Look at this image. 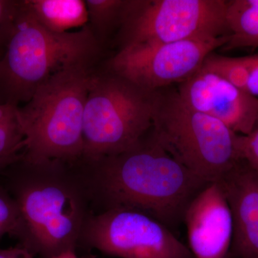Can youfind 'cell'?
<instances>
[{"instance_id": "1", "label": "cell", "mask_w": 258, "mask_h": 258, "mask_svg": "<svg viewBox=\"0 0 258 258\" xmlns=\"http://www.w3.org/2000/svg\"><path fill=\"white\" fill-rule=\"evenodd\" d=\"M111 208L139 210L175 228L189 203L210 182L163 149L151 131L128 150L94 163Z\"/></svg>"}, {"instance_id": "2", "label": "cell", "mask_w": 258, "mask_h": 258, "mask_svg": "<svg viewBox=\"0 0 258 258\" xmlns=\"http://www.w3.org/2000/svg\"><path fill=\"white\" fill-rule=\"evenodd\" d=\"M104 49L88 25L66 33L51 32L18 0L14 23L0 56V105L23 106L57 73L100 64Z\"/></svg>"}, {"instance_id": "3", "label": "cell", "mask_w": 258, "mask_h": 258, "mask_svg": "<svg viewBox=\"0 0 258 258\" xmlns=\"http://www.w3.org/2000/svg\"><path fill=\"white\" fill-rule=\"evenodd\" d=\"M98 64L62 70L18 107L25 135L23 163L38 167L83 158L85 106L91 74Z\"/></svg>"}, {"instance_id": "4", "label": "cell", "mask_w": 258, "mask_h": 258, "mask_svg": "<svg viewBox=\"0 0 258 258\" xmlns=\"http://www.w3.org/2000/svg\"><path fill=\"white\" fill-rule=\"evenodd\" d=\"M150 131L168 154L208 182L219 181L242 160L240 134L194 110L172 86L154 91Z\"/></svg>"}, {"instance_id": "5", "label": "cell", "mask_w": 258, "mask_h": 258, "mask_svg": "<svg viewBox=\"0 0 258 258\" xmlns=\"http://www.w3.org/2000/svg\"><path fill=\"white\" fill-rule=\"evenodd\" d=\"M154 93L96 66L85 106L83 159L94 164L138 143L152 128Z\"/></svg>"}, {"instance_id": "6", "label": "cell", "mask_w": 258, "mask_h": 258, "mask_svg": "<svg viewBox=\"0 0 258 258\" xmlns=\"http://www.w3.org/2000/svg\"><path fill=\"white\" fill-rule=\"evenodd\" d=\"M225 0H128L113 37L118 50L197 38L229 36Z\"/></svg>"}, {"instance_id": "7", "label": "cell", "mask_w": 258, "mask_h": 258, "mask_svg": "<svg viewBox=\"0 0 258 258\" xmlns=\"http://www.w3.org/2000/svg\"><path fill=\"white\" fill-rule=\"evenodd\" d=\"M15 193L23 247L45 258L74 250L84 217L79 194L57 181L21 183Z\"/></svg>"}, {"instance_id": "8", "label": "cell", "mask_w": 258, "mask_h": 258, "mask_svg": "<svg viewBox=\"0 0 258 258\" xmlns=\"http://www.w3.org/2000/svg\"><path fill=\"white\" fill-rule=\"evenodd\" d=\"M88 244L120 258H195L167 226L134 209L111 208L88 222Z\"/></svg>"}, {"instance_id": "9", "label": "cell", "mask_w": 258, "mask_h": 258, "mask_svg": "<svg viewBox=\"0 0 258 258\" xmlns=\"http://www.w3.org/2000/svg\"><path fill=\"white\" fill-rule=\"evenodd\" d=\"M228 40V36L197 38L124 47L105 64L139 87L156 91L189 79L201 69L206 57Z\"/></svg>"}, {"instance_id": "10", "label": "cell", "mask_w": 258, "mask_h": 258, "mask_svg": "<svg viewBox=\"0 0 258 258\" xmlns=\"http://www.w3.org/2000/svg\"><path fill=\"white\" fill-rule=\"evenodd\" d=\"M178 92L194 110L220 120L240 135H248L258 123V98L202 66L179 83Z\"/></svg>"}, {"instance_id": "11", "label": "cell", "mask_w": 258, "mask_h": 258, "mask_svg": "<svg viewBox=\"0 0 258 258\" xmlns=\"http://www.w3.org/2000/svg\"><path fill=\"white\" fill-rule=\"evenodd\" d=\"M183 222L195 258H230L232 213L218 181L210 182L191 200Z\"/></svg>"}, {"instance_id": "12", "label": "cell", "mask_w": 258, "mask_h": 258, "mask_svg": "<svg viewBox=\"0 0 258 258\" xmlns=\"http://www.w3.org/2000/svg\"><path fill=\"white\" fill-rule=\"evenodd\" d=\"M230 206V258H258V171L243 159L219 180Z\"/></svg>"}, {"instance_id": "13", "label": "cell", "mask_w": 258, "mask_h": 258, "mask_svg": "<svg viewBox=\"0 0 258 258\" xmlns=\"http://www.w3.org/2000/svg\"><path fill=\"white\" fill-rule=\"evenodd\" d=\"M33 18L47 30L66 33L88 25L85 0H21Z\"/></svg>"}, {"instance_id": "14", "label": "cell", "mask_w": 258, "mask_h": 258, "mask_svg": "<svg viewBox=\"0 0 258 258\" xmlns=\"http://www.w3.org/2000/svg\"><path fill=\"white\" fill-rule=\"evenodd\" d=\"M226 20L230 35L223 50L258 47V7L252 0L227 2Z\"/></svg>"}, {"instance_id": "15", "label": "cell", "mask_w": 258, "mask_h": 258, "mask_svg": "<svg viewBox=\"0 0 258 258\" xmlns=\"http://www.w3.org/2000/svg\"><path fill=\"white\" fill-rule=\"evenodd\" d=\"M128 0H85L87 7L88 25L102 47L119 30Z\"/></svg>"}, {"instance_id": "16", "label": "cell", "mask_w": 258, "mask_h": 258, "mask_svg": "<svg viewBox=\"0 0 258 258\" xmlns=\"http://www.w3.org/2000/svg\"><path fill=\"white\" fill-rule=\"evenodd\" d=\"M18 108L0 105V169L16 164L23 157L25 135Z\"/></svg>"}, {"instance_id": "17", "label": "cell", "mask_w": 258, "mask_h": 258, "mask_svg": "<svg viewBox=\"0 0 258 258\" xmlns=\"http://www.w3.org/2000/svg\"><path fill=\"white\" fill-rule=\"evenodd\" d=\"M252 62V55L231 57L217 55L213 52L204 61L203 67L236 87L247 91Z\"/></svg>"}, {"instance_id": "18", "label": "cell", "mask_w": 258, "mask_h": 258, "mask_svg": "<svg viewBox=\"0 0 258 258\" xmlns=\"http://www.w3.org/2000/svg\"><path fill=\"white\" fill-rule=\"evenodd\" d=\"M20 222L16 200L0 187V239L6 234L17 236Z\"/></svg>"}, {"instance_id": "19", "label": "cell", "mask_w": 258, "mask_h": 258, "mask_svg": "<svg viewBox=\"0 0 258 258\" xmlns=\"http://www.w3.org/2000/svg\"><path fill=\"white\" fill-rule=\"evenodd\" d=\"M18 7V0H0V52L4 50Z\"/></svg>"}, {"instance_id": "20", "label": "cell", "mask_w": 258, "mask_h": 258, "mask_svg": "<svg viewBox=\"0 0 258 258\" xmlns=\"http://www.w3.org/2000/svg\"><path fill=\"white\" fill-rule=\"evenodd\" d=\"M238 148L241 159L258 171V124L248 135H239Z\"/></svg>"}, {"instance_id": "21", "label": "cell", "mask_w": 258, "mask_h": 258, "mask_svg": "<svg viewBox=\"0 0 258 258\" xmlns=\"http://www.w3.org/2000/svg\"><path fill=\"white\" fill-rule=\"evenodd\" d=\"M250 74L247 83V91L252 96H258V54L252 55Z\"/></svg>"}, {"instance_id": "22", "label": "cell", "mask_w": 258, "mask_h": 258, "mask_svg": "<svg viewBox=\"0 0 258 258\" xmlns=\"http://www.w3.org/2000/svg\"><path fill=\"white\" fill-rule=\"evenodd\" d=\"M0 258H34L33 254L28 249L20 247L0 249Z\"/></svg>"}, {"instance_id": "23", "label": "cell", "mask_w": 258, "mask_h": 258, "mask_svg": "<svg viewBox=\"0 0 258 258\" xmlns=\"http://www.w3.org/2000/svg\"><path fill=\"white\" fill-rule=\"evenodd\" d=\"M52 258H79L76 255V253H75L74 250H67L64 251V252H61V253L57 254V255L55 256Z\"/></svg>"}, {"instance_id": "24", "label": "cell", "mask_w": 258, "mask_h": 258, "mask_svg": "<svg viewBox=\"0 0 258 258\" xmlns=\"http://www.w3.org/2000/svg\"><path fill=\"white\" fill-rule=\"evenodd\" d=\"M254 5H257L258 7V0H252Z\"/></svg>"}, {"instance_id": "25", "label": "cell", "mask_w": 258, "mask_h": 258, "mask_svg": "<svg viewBox=\"0 0 258 258\" xmlns=\"http://www.w3.org/2000/svg\"><path fill=\"white\" fill-rule=\"evenodd\" d=\"M2 53H3V52H0V56H1Z\"/></svg>"}, {"instance_id": "26", "label": "cell", "mask_w": 258, "mask_h": 258, "mask_svg": "<svg viewBox=\"0 0 258 258\" xmlns=\"http://www.w3.org/2000/svg\"><path fill=\"white\" fill-rule=\"evenodd\" d=\"M257 124H258V123H257Z\"/></svg>"}]
</instances>
